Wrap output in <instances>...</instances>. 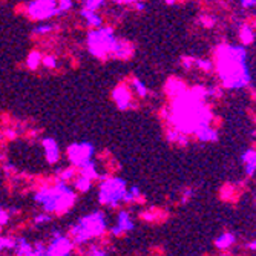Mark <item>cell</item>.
Wrapping results in <instances>:
<instances>
[{
	"mask_svg": "<svg viewBox=\"0 0 256 256\" xmlns=\"http://www.w3.org/2000/svg\"><path fill=\"white\" fill-rule=\"evenodd\" d=\"M34 201L42 206V209L48 213L63 215L69 212L75 206L77 195L73 187L68 186L66 181L57 180L54 186H43L40 187L36 195Z\"/></svg>",
	"mask_w": 256,
	"mask_h": 256,
	"instance_id": "1",
	"label": "cell"
},
{
	"mask_svg": "<svg viewBox=\"0 0 256 256\" xmlns=\"http://www.w3.org/2000/svg\"><path fill=\"white\" fill-rule=\"evenodd\" d=\"M108 230V222L103 212H92L85 217H81L73 227H71V239L74 245H86L89 241L103 237Z\"/></svg>",
	"mask_w": 256,
	"mask_h": 256,
	"instance_id": "2",
	"label": "cell"
},
{
	"mask_svg": "<svg viewBox=\"0 0 256 256\" xmlns=\"http://www.w3.org/2000/svg\"><path fill=\"white\" fill-rule=\"evenodd\" d=\"M86 43H88V51L92 55L105 60L108 57H115L120 45V38L115 36L112 28L100 26L89 31L86 37Z\"/></svg>",
	"mask_w": 256,
	"mask_h": 256,
	"instance_id": "3",
	"label": "cell"
},
{
	"mask_svg": "<svg viewBox=\"0 0 256 256\" xmlns=\"http://www.w3.org/2000/svg\"><path fill=\"white\" fill-rule=\"evenodd\" d=\"M128 193L126 181L118 177H101L98 186V201L106 207L117 209L125 202Z\"/></svg>",
	"mask_w": 256,
	"mask_h": 256,
	"instance_id": "4",
	"label": "cell"
},
{
	"mask_svg": "<svg viewBox=\"0 0 256 256\" xmlns=\"http://www.w3.org/2000/svg\"><path fill=\"white\" fill-rule=\"evenodd\" d=\"M26 14L38 20V22H45V20L58 16L57 0H26Z\"/></svg>",
	"mask_w": 256,
	"mask_h": 256,
	"instance_id": "5",
	"label": "cell"
},
{
	"mask_svg": "<svg viewBox=\"0 0 256 256\" xmlns=\"http://www.w3.org/2000/svg\"><path fill=\"white\" fill-rule=\"evenodd\" d=\"M94 152H95V149L91 143L80 141V143H73V145L68 147L66 155H68V160L71 161V165L75 166V167H80V166H83L85 163H88L89 160H92Z\"/></svg>",
	"mask_w": 256,
	"mask_h": 256,
	"instance_id": "6",
	"label": "cell"
},
{
	"mask_svg": "<svg viewBox=\"0 0 256 256\" xmlns=\"http://www.w3.org/2000/svg\"><path fill=\"white\" fill-rule=\"evenodd\" d=\"M74 242L69 237H65L60 230L53 232V239L46 245L48 256H71L74 252Z\"/></svg>",
	"mask_w": 256,
	"mask_h": 256,
	"instance_id": "7",
	"label": "cell"
},
{
	"mask_svg": "<svg viewBox=\"0 0 256 256\" xmlns=\"http://www.w3.org/2000/svg\"><path fill=\"white\" fill-rule=\"evenodd\" d=\"M135 227L134 219L130 218L129 212L126 210H120L117 215V224L114 227H110V235L112 237H123V235H126L129 232H132Z\"/></svg>",
	"mask_w": 256,
	"mask_h": 256,
	"instance_id": "8",
	"label": "cell"
},
{
	"mask_svg": "<svg viewBox=\"0 0 256 256\" xmlns=\"http://www.w3.org/2000/svg\"><path fill=\"white\" fill-rule=\"evenodd\" d=\"M112 98H114L118 109H121V110H128L132 106L130 92H129V89L126 86H123V85L117 86L114 91H112Z\"/></svg>",
	"mask_w": 256,
	"mask_h": 256,
	"instance_id": "9",
	"label": "cell"
},
{
	"mask_svg": "<svg viewBox=\"0 0 256 256\" xmlns=\"http://www.w3.org/2000/svg\"><path fill=\"white\" fill-rule=\"evenodd\" d=\"M42 146H43V150H45V155H46V161L49 163V165H55V163L60 161V147L57 145V141L54 138H43L42 141Z\"/></svg>",
	"mask_w": 256,
	"mask_h": 256,
	"instance_id": "10",
	"label": "cell"
},
{
	"mask_svg": "<svg viewBox=\"0 0 256 256\" xmlns=\"http://www.w3.org/2000/svg\"><path fill=\"white\" fill-rule=\"evenodd\" d=\"M81 17L85 18V22L88 23V26L91 28H100L103 26V18H101L100 14H97V11H92V9H81Z\"/></svg>",
	"mask_w": 256,
	"mask_h": 256,
	"instance_id": "11",
	"label": "cell"
},
{
	"mask_svg": "<svg viewBox=\"0 0 256 256\" xmlns=\"http://www.w3.org/2000/svg\"><path fill=\"white\" fill-rule=\"evenodd\" d=\"M80 175H83L86 178H89L91 181H94V180H98L100 178V173L97 170V166H95V163L89 160L88 163H85L83 166H80Z\"/></svg>",
	"mask_w": 256,
	"mask_h": 256,
	"instance_id": "12",
	"label": "cell"
},
{
	"mask_svg": "<svg viewBox=\"0 0 256 256\" xmlns=\"http://www.w3.org/2000/svg\"><path fill=\"white\" fill-rule=\"evenodd\" d=\"M14 252H16V256H28L31 252H33V244L26 241V238H23V237L16 238Z\"/></svg>",
	"mask_w": 256,
	"mask_h": 256,
	"instance_id": "13",
	"label": "cell"
},
{
	"mask_svg": "<svg viewBox=\"0 0 256 256\" xmlns=\"http://www.w3.org/2000/svg\"><path fill=\"white\" fill-rule=\"evenodd\" d=\"M235 235L233 233H222V235H219V237L215 239V245H217L218 249H229L230 245L235 242Z\"/></svg>",
	"mask_w": 256,
	"mask_h": 256,
	"instance_id": "14",
	"label": "cell"
},
{
	"mask_svg": "<svg viewBox=\"0 0 256 256\" xmlns=\"http://www.w3.org/2000/svg\"><path fill=\"white\" fill-rule=\"evenodd\" d=\"M73 181H74V187H75V190H78V192H81V193L89 192L91 187H92V181H91L89 178L83 177V175H78V177L74 178Z\"/></svg>",
	"mask_w": 256,
	"mask_h": 256,
	"instance_id": "15",
	"label": "cell"
},
{
	"mask_svg": "<svg viewBox=\"0 0 256 256\" xmlns=\"http://www.w3.org/2000/svg\"><path fill=\"white\" fill-rule=\"evenodd\" d=\"M42 55H40L38 51H33V53H29L26 57V66L29 69H36L38 68V65H42Z\"/></svg>",
	"mask_w": 256,
	"mask_h": 256,
	"instance_id": "16",
	"label": "cell"
},
{
	"mask_svg": "<svg viewBox=\"0 0 256 256\" xmlns=\"http://www.w3.org/2000/svg\"><path fill=\"white\" fill-rule=\"evenodd\" d=\"M14 247H16V238L0 237V253L5 250H14Z\"/></svg>",
	"mask_w": 256,
	"mask_h": 256,
	"instance_id": "17",
	"label": "cell"
},
{
	"mask_svg": "<svg viewBox=\"0 0 256 256\" xmlns=\"http://www.w3.org/2000/svg\"><path fill=\"white\" fill-rule=\"evenodd\" d=\"M51 219H53V215L51 213H48V212H40V213H37L36 217H34V224L36 226H45V224H48V222H51Z\"/></svg>",
	"mask_w": 256,
	"mask_h": 256,
	"instance_id": "18",
	"label": "cell"
},
{
	"mask_svg": "<svg viewBox=\"0 0 256 256\" xmlns=\"http://www.w3.org/2000/svg\"><path fill=\"white\" fill-rule=\"evenodd\" d=\"M141 198V192H140V189L137 187V186H134V187H130V189H128V193H126V200H125V202H135V201H138Z\"/></svg>",
	"mask_w": 256,
	"mask_h": 256,
	"instance_id": "19",
	"label": "cell"
},
{
	"mask_svg": "<svg viewBox=\"0 0 256 256\" xmlns=\"http://www.w3.org/2000/svg\"><path fill=\"white\" fill-rule=\"evenodd\" d=\"M75 178V169L74 167H68V169H63V170H60L58 172V180L61 181H73Z\"/></svg>",
	"mask_w": 256,
	"mask_h": 256,
	"instance_id": "20",
	"label": "cell"
},
{
	"mask_svg": "<svg viewBox=\"0 0 256 256\" xmlns=\"http://www.w3.org/2000/svg\"><path fill=\"white\" fill-rule=\"evenodd\" d=\"M54 26L49 25V23H43V25H38L34 28V36H48L53 33Z\"/></svg>",
	"mask_w": 256,
	"mask_h": 256,
	"instance_id": "21",
	"label": "cell"
},
{
	"mask_svg": "<svg viewBox=\"0 0 256 256\" xmlns=\"http://www.w3.org/2000/svg\"><path fill=\"white\" fill-rule=\"evenodd\" d=\"M132 88H134V91L137 92L140 97H146L147 95V88L145 86V83H143V81H140V80L135 78L134 81H132Z\"/></svg>",
	"mask_w": 256,
	"mask_h": 256,
	"instance_id": "22",
	"label": "cell"
},
{
	"mask_svg": "<svg viewBox=\"0 0 256 256\" xmlns=\"http://www.w3.org/2000/svg\"><path fill=\"white\" fill-rule=\"evenodd\" d=\"M108 0H85L83 3V8L86 9H92V11H97L100 6H103Z\"/></svg>",
	"mask_w": 256,
	"mask_h": 256,
	"instance_id": "23",
	"label": "cell"
},
{
	"mask_svg": "<svg viewBox=\"0 0 256 256\" xmlns=\"http://www.w3.org/2000/svg\"><path fill=\"white\" fill-rule=\"evenodd\" d=\"M73 0H57V8H58V13H66L69 9H73Z\"/></svg>",
	"mask_w": 256,
	"mask_h": 256,
	"instance_id": "24",
	"label": "cell"
},
{
	"mask_svg": "<svg viewBox=\"0 0 256 256\" xmlns=\"http://www.w3.org/2000/svg\"><path fill=\"white\" fill-rule=\"evenodd\" d=\"M86 256H109V255L105 249L98 247V245H92V247L88 250Z\"/></svg>",
	"mask_w": 256,
	"mask_h": 256,
	"instance_id": "25",
	"label": "cell"
},
{
	"mask_svg": "<svg viewBox=\"0 0 256 256\" xmlns=\"http://www.w3.org/2000/svg\"><path fill=\"white\" fill-rule=\"evenodd\" d=\"M42 65L46 66L48 69H54V68H57V58L53 55H46L42 58Z\"/></svg>",
	"mask_w": 256,
	"mask_h": 256,
	"instance_id": "26",
	"label": "cell"
},
{
	"mask_svg": "<svg viewBox=\"0 0 256 256\" xmlns=\"http://www.w3.org/2000/svg\"><path fill=\"white\" fill-rule=\"evenodd\" d=\"M9 218H11V213L0 206V226H2V227L6 226V224L9 222Z\"/></svg>",
	"mask_w": 256,
	"mask_h": 256,
	"instance_id": "27",
	"label": "cell"
},
{
	"mask_svg": "<svg viewBox=\"0 0 256 256\" xmlns=\"http://www.w3.org/2000/svg\"><path fill=\"white\" fill-rule=\"evenodd\" d=\"M115 2L120 3V5H132L135 2H140V0H115Z\"/></svg>",
	"mask_w": 256,
	"mask_h": 256,
	"instance_id": "28",
	"label": "cell"
},
{
	"mask_svg": "<svg viewBox=\"0 0 256 256\" xmlns=\"http://www.w3.org/2000/svg\"><path fill=\"white\" fill-rule=\"evenodd\" d=\"M249 249H252V250H256V239H255V241H252V242L249 244Z\"/></svg>",
	"mask_w": 256,
	"mask_h": 256,
	"instance_id": "29",
	"label": "cell"
},
{
	"mask_svg": "<svg viewBox=\"0 0 256 256\" xmlns=\"http://www.w3.org/2000/svg\"><path fill=\"white\" fill-rule=\"evenodd\" d=\"M0 230H2V226H0Z\"/></svg>",
	"mask_w": 256,
	"mask_h": 256,
	"instance_id": "30",
	"label": "cell"
},
{
	"mask_svg": "<svg viewBox=\"0 0 256 256\" xmlns=\"http://www.w3.org/2000/svg\"><path fill=\"white\" fill-rule=\"evenodd\" d=\"M46 256H48V255H46Z\"/></svg>",
	"mask_w": 256,
	"mask_h": 256,
	"instance_id": "31",
	"label": "cell"
}]
</instances>
